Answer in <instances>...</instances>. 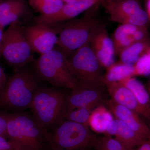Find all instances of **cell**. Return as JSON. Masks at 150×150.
Here are the masks:
<instances>
[{
  "label": "cell",
  "instance_id": "23",
  "mask_svg": "<svg viewBox=\"0 0 150 150\" xmlns=\"http://www.w3.org/2000/svg\"><path fill=\"white\" fill-rule=\"evenodd\" d=\"M93 108L86 107L76 108L66 112L64 120L88 126L90 115Z\"/></svg>",
  "mask_w": 150,
  "mask_h": 150
},
{
  "label": "cell",
  "instance_id": "17",
  "mask_svg": "<svg viewBox=\"0 0 150 150\" xmlns=\"http://www.w3.org/2000/svg\"><path fill=\"white\" fill-rule=\"evenodd\" d=\"M28 10L25 0H3L0 1V26L4 29L6 25L20 21Z\"/></svg>",
  "mask_w": 150,
  "mask_h": 150
},
{
  "label": "cell",
  "instance_id": "37",
  "mask_svg": "<svg viewBox=\"0 0 150 150\" xmlns=\"http://www.w3.org/2000/svg\"><path fill=\"white\" fill-rule=\"evenodd\" d=\"M149 91H150V87H149Z\"/></svg>",
  "mask_w": 150,
  "mask_h": 150
},
{
  "label": "cell",
  "instance_id": "1",
  "mask_svg": "<svg viewBox=\"0 0 150 150\" xmlns=\"http://www.w3.org/2000/svg\"><path fill=\"white\" fill-rule=\"evenodd\" d=\"M25 65L16 70L0 94V108L14 112L30 108L39 87L35 70Z\"/></svg>",
  "mask_w": 150,
  "mask_h": 150
},
{
  "label": "cell",
  "instance_id": "32",
  "mask_svg": "<svg viewBox=\"0 0 150 150\" xmlns=\"http://www.w3.org/2000/svg\"><path fill=\"white\" fill-rule=\"evenodd\" d=\"M3 28L0 26V57L1 56L2 41L3 35Z\"/></svg>",
  "mask_w": 150,
  "mask_h": 150
},
{
  "label": "cell",
  "instance_id": "25",
  "mask_svg": "<svg viewBox=\"0 0 150 150\" xmlns=\"http://www.w3.org/2000/svg\"><path fill=\"white\" fill-rule=\"evenodd\" d=\"M138 28V26L129 24H122L118 26L112 33L111 37L114 46L123 38L132 35Z\"/></svg>",
  "mask_w": 150,
  "mask_h": 150
},
{
  "label": "cell",
  "instance_id": "18",
  "mask_svg": "<svg viewBox=\"0 0 150 150\" xmlns=\"http://www.w3.org/2000/svg\"><path fill=\"white\" fill-rule=\"evenodd\" d=\"M112 112L102 105L93 110L88 120V126L94 132L104 133L114 119Z\"/></svg>",
  "mask_w": 150,
  "mask_h": 150
},
{
  "label": "cell",
  "instance_id": "33",
  "mask_svg": "<svg viewBox=\"0 0 150 150\" xmlns=\"http://www.w3.org/2000/svg\"><path fill=\"white\" fill-rule=\"evenodd\" d=\"M147 13L149 15V18H150V0H148L146 5Z\"/></svg>",
  "mask_w": 150,
  "mask_h": 150
},
{
  "label": "cell",
  "instance_id": "29",
  "mask_svg": "<svg viewBox=\"0 0 150 150\" xmlns=\"http://www.w3.org/2000/svg\"><path fill=\"white\" fill-rule=\"evenodd\" d=\"M0 150H18L14 147L10 142L0 136Z\"/></svg>",
  "mask_w": 150,
  "mask_h": 150
},
{
  "label": "cell",
  "instance_id": "38",
  "mask_svg": "<svg viewBox=\"0 0 150 150\" xmlns=\"http://www.w3.org/2000/svg\"></svg>",
  "mask_w": 150,
  "mask_h": 150
},
{
  "label": "cell",
  "instance_id": "27",
  "mask_svg": "<svg viewBox=\"0 0 150 150\" xmlns=\"http://www.w3.org/2000/svg\"><path fill=\"white\" fill-rule=\"evenodd\" d=\"M146 31L144 26L139 27L138 29L131 35L134 42L144 41L146 36Z\"/></svg>",
  "mask_w": 150,
  "mask_h": 150
},
{
  "label": "cell",
  "instance_id": "35",
  "mask_svg": "<svg viewBox=\"0 0 150 150\" xmlns=\"http://www.w3.org/2000/svg\"><path fill=\"white\" fill-rule=\"evenodd\" d=\"M108 1V0H99L100 2H102L104 1Z\"/></svg>",
  "mask_w": 150,
  "mask_h": 150
},
{
  "label": "cell",
  "instance_id": "3",
  "mask_svg": "<svg viewBox=\"0 0 150 150\" xmlns=\"http://www.w3.org/2000/svg\"><path fill=\"white\" fill-rule=\"evenodd\" d=\"M65 88L40 87L30 105V113L47 131L64 120L69 93Z\"/></svg>",
  "mask_w": 150,
  "mask_h": 150
},
{
  "label": "cell",
  "instance_id": "4",
  "mask_svg": "<svg viewBox=\"0 0 150 150\" xmlns=\"http://www.w3.org/2000/svg\"><path fill=\"white\" fill-rule=\"evenodd\" d=\"M97 137L89 127L64 120L47 131L46 150H81L93 148Z\"/></svg>",
  "mask_w": 150,
  "mask_h": 150
},
{
  "label": "cell",
  "instance_id": "31",
  "mask_svg": "<svg viewBox=\"0 0 150 150\" xmlns=\"http://www.w3.org/2000/svg\"><path fill=\"white\" fill-rule=\"evenodd\" d=\"M135 150H150V140L138 146Z\"/></svg>",
  "mask_w": 150,
  "mask_h": 150
},
{
  "label": "cell",
  "instance_id": "20",
  "mask_svg": "<svg viewBox=\"0 0 150 150\" xmlns=\"http://www.w3.org/2000/svg\"><path fill=\"white\" fill-rule=\"evenodd\" d=\"M134 76V66L119 63H114L107 69L103 75V83L105 86L108 84L118 82L126 78Z\"/></svg>",
  "mask_w": 150,
  "mask_h": 150
},
{
  "label": "cell",
  "instance_id": "7",
  "mask_svg": "<svg viewBox=\"0 0 150 150\" xmlns=\"http://www.w3.org/2000/svg\"><path fill=\"white\" fill-rule=\"evenodd\" d=\"M77 87L95 89L105 86L103 66L90 45L89 40L68 59Z\"/></svg>",
  "mask_w": 150,
  "mask_h": 150
},
{
  "label": "cell",
  "instance_id": "2",
  "mask_svg": "<svg viewBox=\"0 0 150 150\" xmlns=\"http://www.w3.org/2000/svg\"><path fill=\"white\" fill-rule=\"evenodd\" d=\"M7 121L8 141L18 150H46L47 130L30 112L4 113Z\"/></svg>",
  "mask_w": 150,
  "mask_h": 150
},
{
  "label": "cell",
  "instance_id": "34",
  "mask_svg": "<svg viewBox=\"0 0 150 150\" xmlns=\"http://www.w3.org/2000/svg\"><path fill=\"white\" fill-rule=\"evenodd\" d=\"M64 3H73L76 2L81 0H61Z\"/></svg>",
  "mask_w": 150,
  "mask_h": 150
},
{
  "label": "cell",
  "instance_id": "5",
  "mask_svg": "<svg viewBox=\"0 0 150 150\" xmlns=\"http://www.w3.org/2000/svg\"><path fill=\"white\" fill-rule=\"evenodd\" d=\"M101 23L95 17L86 15L52 27L58 35L56 46L68 59L88 42L95 30Z\"/></svg>",
  "mask_w": 150,
  "mask_h": 150
},
{
  "label": "cell",
  "instance_id": "16",
  "mask_svg": "<svg viewBox=\"0 0 150 150\" xmlns=\"http://www.w3.org/2000/svg\"><path fill=\"white\" fill-rule=\"evenodd\" d=\"M101 3L110 20L121 23L142 8L137 0H108Z\"/></svg>",
  "mask_w": 150,
  "mask_h": 150
},
{
  "label": "cell",
  "instance_id": "12",
  "mask_svg": "<svg viewBox=\"0 0 150 150\" xmlns=\"http://www.w3.org/2000/svg\"><path fill=\"white\" fill-rule=\"evenodd\" d=\"M92 50L103 67L109 68L115 63L114 44L103 23L98 27L89 40Z\"/></svg>",
  "mask_w": 150,
  "mask_h": 150
},
{
  "label": "cell",
  "instance_id": "28",
  "mask_svg": "<svg viewBox=\"0 0 150 150\" xmlns=\"http://www.w3.org/2000/svg\"><path fill=\"white\" fill-rule=\"evenodd\" d=\"M7 121L4 113H0V136L8 139Z\"/></svg>",
  "mask_w": 150,
  "mask_h": 150
},
{
  "label": "cell",
  "instance_id": "15",
  "mask_svg": "<svg viewBox=\"0 0 150 150\" xmlns=\"http://www.w3.org/2000/svg\"><path fill=\"white\" fill-rule=\"evenodd\" d=\"M104 134L110 137L115 136L116 139L130 150H133L134 148L147 141L130 129L123 121L116 118H114Z\"/></svg>",
  "mask_w": 150,
  "mask_h": 150
},
{
  "label": "cell",
  "instance_id": "14",
  "mask_svg": "<svg viewBox=\"0 0 150 150\" xmlns=\"http://www.w3.org/2000/svg\"><path fill=\"white\" fill-rule=\"evenodd\" d=\"M106 87L110 99L150 121V110L142 106L129 89L118 82L108 84Z\"/></svg>",
  "mask_w": 150,
  "mask_h": 150
},
{
  "label": "cell",
  "instance_id": "36",
  "mask_svg": "<svg viewBox=\"0 0 150 150\" xmlns=\"http://www.w3.org/2000/svg\"><path fill=\"white\" fill-rule=\"evenodd\" d=\"M90 149H84V150H89Z\"/></svg>",
  "mask_w": 150,
  "mask_h": 150
},
{
  "label": "cell",
  "instance_id": "26",
  "mask_svg": "<svg viewBox=\"0 0 150 150\" xmlns=\"http://www.w3.org/2000/svg\"><path fill=\"white\" fill-rule=\"evenodd\" d=\"M149 19L147 12L141 8L134 14L130 16L123 21L122 24H129L135 26H144Z\"/></svg>",
  "mask_w": 150,
  "mask_h": 150
},
{
  "label": "cell",
  "instance_id": "8",
  "mask_svg": "<svg viewBox=\"0 0 150 150\" xmlns=\"http://www.w3.org/2000/svg\"><path fill=\"white\" fill-rule=\"evenodd\" d=\"M23 23L16 21L3 33L1 56L16 70L33 62V51L25 36Z\"/></svg>",
  "mask_w": 150,
  "mask_h": 150
},
{
  "label": "cell",
  "instance_id": "30",
  "mask_svg": "<svg viewBox=\"0 0 150 150\" xmlns=\"http://www.w3.org/2000/svg\"><path fill=\"white\" fill-rule=\"evenodd\" d=\"M6 81L5 74L2 68L0 66V94L4 90Z\"/></svg>",
  "mask_w": 150,
  "mask_h": 150
},
{
  "label": "cell",
  "instance_id": "6",
  "mask_svg": "<svg viewBox=\"0 0 150 150\" xmlns=\"http://www.w3.org/2000/svg\"><path fill=\"white\" fill-rule=\"evenodd\" d=\"M33 63L37 76L53 86L72 90L77 86L68 59L58 48L40 55Z\"/></svg>",
  "mask_w": 150,
  "mask_h": 150
},
{
  "label": "cell",
  "instance_id": "13",
  "mask_svg": "<svg viewBox=\"0 0 150 150\" xmlns=\"http://www.w3.org/2000/svg\"><path fill=\"white\" fill-rule=\"evenodd\" d=\"M105 105L115 118L123 121L145 140H150V129L137 112L118 104L111 99L107 100Z\"/></svg>",
  "mask_w": 150,
  "mask_h": 150
},
{
  "label": "cell",
  "instance_id": "9",
  "mask_svg": "<svg viewBox=\"0 0 150 150\" xmlns=\"http://www.w3.org/2000/svg\"><path fill=\"white\" fill-rule=\"evenodd\" d=\"M25 36L33 52L43 54L54 48L58 35L54 28L41 24L24 26Z\"/></svg>",
  "mask_w": 150,
  "mask_h": 150
},
{
  "label": "cell",
  "instance_id": "21",
  "mask_svg": "<svg viewBox=\"0 0 150 150\" xmlns=\"http://www.w3.org/2000/svg\"><path fill=\"white\" fill-rule=\"evenodd\" d=\"M118 83L129 89L142 106L150 110L149 95L144 86L140 81L134 76H131Z\"/></svg>",
  "mask_w": 150,
  "mask_h": 150
},
{
  "label": "cell",
  "instance_id": "10",
  "mask_svg": "<svg viewBox=\"0 0 150 150\" xmlns=\"http://www.w3.org/2000/svg\"><path fill=\"white\" fill-rule=\"evenodd\" d=\"M98 2H100L99 0H81L76 2L65 3L62 8L54 14L35 17L33 18V24H41L48 27H54L74 18Z\"/></svg>",
  "mask_w": 150,
  "mask_h": 150
},
{
  "label": "cell",
  "instance_id": "19",
  "mask_svg": "<svg viewBox=\"0 0 150 150\" xmlns=\"http://www.w3.org/2000/svg\"><path fill=\"white\" fill-rule=\"evenodd\" d=\"M150 48L146 41L135 42L123 49L119 54L120 63L129 66H134L141 56Z\"/></svg>",
  "mask_w": 150,
  "mask_h": 150
},
{
  "label": "cell",
  "instance_id": "24",
  "mask_svg": "<svg viewBox=\"0 0 150 150\" xmlns=\"http://www.w3.org/2000/svg\"><path fill=\"white\" fill-rule=\"evenodd\" d=\"M134 76H146L150 75V48L134 65Z\"/></svg>",
  "mask_w": 150,
  "mask_h": 150
},
{
  "label": "cell",
  "instance_id": "11",
  "mask_svg": "<svg viewBox=\"0 0 150 150\" xmlns=\"http://www.w3.org/2000/svg\"><path fill=\"white\" fill-rule=\"evenodd\" d=\"M104 88L89 89L76 87L71 90L67 97L66 112L83 107H91L94 109L99 105L105 104L108 99L105 96Z\"/></svg>",
  "mask_w": 150,
  "mask_h": 150
},
{
  "label": "cell",
  "instance_id": "22",
  "mask_svg": "<svg viewBox=\"0 0 150 150\" xmlns=\"http://www.w3.org/2000/svg\"><path fill=\"white\" fill-rule=\"evenodd\" d=\"M32 8L42 16H48L56 13L64 4L61 0H28Z\"/></svg>",
  "mask_w": 150,
  "mask_h": 150
}]
</instances>
